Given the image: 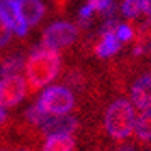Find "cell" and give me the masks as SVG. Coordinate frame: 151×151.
Instances as JSON below:
<instances>
[{
  "mask_svg": "<svg viewBox=\"0 0 151 151\" xmlns=\"http://www.w3.org/2000/svg\"><path fill=\"white\" fill-rule=\"evenodd\" d=\"M15 151H33L32 148H28V146H25V148H17Z\"/></svg>",
  "mask_w": 151,
  "mask_h": 151,
  "instance_id": "44dd1931",
  "label": "cell"
},
{
  "mask_svg": "<svg viewBox=\"0 0 151 151\" xmlns=\"http://www.w3.org/2000/svg\"><path fill=\"white\" fill-rule=\"evenodd\" d=\"M0 151H5V150H4V148H0Z\"/></svg>",
  "mask_w": 151,
  "mask_h": 151,
  "instance_id": "7402d4cb",
  "label": "cell"
},
{
  "mask_svg": "<svg viewBox=\"0 0 151 151\" xmlns=\"http://www.w3.org/2000/svg\"><path fill=\"white\" fill-rule=\"evenodd\" d=\"M131 101L139 110L151 108V75H143L131 85Z\"/></svg>",
  "mask_w": 151,
  "mask_h": 151,
  "instance_id": "52a82bcc",
  "label": "cell"
},
{
  "mask_svg": "<svg viewBox=\"0 0 151 151\" xmlns=\"http://www.w3.org/2000/svg\"><path fill=\"white\" fill-rule=\"evenodd\" d=\"M10 40H12V30H10V28L5 25L4 20L0 18V50L5 48V47L10 43Z\"/></svg>",
  "mask_w": 151,
  "mask_h": 151,
  "instance_id": "ac0fdd59",
  "label": "cell"
},
{
  "mask_svg": "<svg viewBox=\"0 0 151 151\" xmlns=\"http://www.w3.org/2000/svg\"><path fill=\"white\" fill-rule=\"evenodd\" d=\"M134 136L139 145L151 143V108L141 110L134 120Z\"/></svg>",
  "mask_w": 151,
  "mask_h": 151,
  "instance_id": "30bf717a",
  "label": "cell"
},
{
  "mask_svg": "<svg viewBox=\"0 0 151 151\" xmlns=\"http://www.w3.org/2000/svg\"><path fill=\"white\" fill-rule=\"evenodd\" d=\"M113 151H136V148L133 145H120V146H116Z\"/></svg>",
  "mask_w": 151,
  "mask_h": 151,
  "instance_id": "d6986e66",
  "label": "cell"
},
{
  "mask_svg": "<svg viewBox=\"0 0 151 151\" xmlns=\"http://www.w3.org/2000/svg\"><path fill=\"white\" fill-rule=\"evenodd\" d=\"M115 33H116V37L120 38L121 43H123V42H131L134 38V28H131L129 25H126V23H120Z\"/></svg>",
  "mask_w": 151,
  "mask_h": 151,
  "instance_id": "2e32d148",
  "label": "cell"
},
{
  "mask_svg": "<svg viewBox=\"0 0 151 151\" xmlns=\"http://www.w3.org/2000/svg\"><path fill=\"white\" fill-rule=\"evenodd\" d=\"M93 14H95V10H93V7L90 4H86V5H83L80 9V14H78V22H80V25L81 27H88L90 23H91V17H93Z\"/></svg>",
  "mask_w": 151,
  "mask_h": 151,
  "instance_id": "e0dca14e",
  "label": "cell"
},
{
  "mask_svg": "<svg viewBox=\"0 0 151 151\" xmlns=\"http://www.w3.org/2000/svg\"><path fill=\"white\" fill-rule=\"evenodd\" d=\"M134 55H143V53H150L151 52V18L148 22H145L141 27L134 30Z\"/></svg>",
  "mask_w": 151,
  "mask_h": 151,
  "instance_id": "4fadbf2b",
  "label": "cell"
},
{
  "mask_svg": "<svg viewBox=\"0 0 151 151\" xmlns=\"http://www.w3.org/2000/svg\"><path fill=\"white\" fill-rule=\"evenodd\" d=\"M25 60L23 53L20 52H10V53L4 55V58L0 60V75L7 78V76L20 75L22 68H25Z\"/></svg>",
  "mask_w": 151,
  "mask_h": 151,
  "instance_id": "9c48e42d",
  "label": "cell"
},
{
  "mask_svg": "<svg viewBox=\"0 0 151 151\" xmlns=\"http://www.w3.org/2000/svg\"><path fill=\"white\" fill-rule=\"evenodd\" d=\"M134 120L133 105L124 98H118L105 111V131L115 141H126L134 131Z\"/></svg>",
  "mask_w": 151,
  "mask_h": 151,
  "instance_id": "7a4b0ae2",
  "label": "cell"
},
{
  "mask_svg": "<svg viewBox=\"0 0 151 151\" xmlns=\"http://www.w3.org/2000/svg\"><path fill=\"white\" fill-rule=\"evenodd\" d=\"M148 151H151V150H148Z\"/></svg>",
  "mask_w": 151,
  "mask_h": 151,
  "instance_id": "603a6c76",
  "label": "cell"
},
{
  "mask_svg": "<svg viewBox=\"0 0 151 151\" xmlns=\"http://www.w3.org/2000/svg\"><path fill=\"white\" fill-rule=\"evenodd\" d=\"M37 105L48 115H68L75 108V95L68 86L53 85L42 93Z\"/></svg>",
  "mask_w": 151,
  "mask_h": 151,
  "instance_id": "3957f363",
  "label": "cell"
},
{
  "mask_svg": "<svg viewBox=\"0 0 151 151\" xmlns=\"http://www.w3.org/2000/svg\"><path fill=\"white\" fill-rule=\"evenodd\" d=\"M20 12V17L28 27H35L45 14V5L42 0H15Z\"/></svg>",
  "mask_w": 151,
  "mask_h": 151,
  "instance_id": "ba28073f",
  "label": "cell"
},
{
  "mask_svg": "<svg viewBox=\"0 0 151 151\" xmlns=\"http://www.w3.org/2000/svg\"><path fill=\"white\" fill-rule=\"evenodd\" d=\"M0 18L18 37H25L28 28H30L25 23V20L20 17V12H18L15 0H0Z\"/></svg>",
  "mask_w": 151,
  "mask_h": 151,
  "instance_id": "8992f818",
  "label": "cell"
},
{
  "mask_svg": "<svg viewBox=\"0 0 151 151\" xmlns=\"http://www.w3.org/2000/svg\"><path fill=\"white\" fill-rule=\"evenodd\" d=\"M95 12H100L105 18L115 17V4L113 0H88Z\"/></svg>",
  "mask_w": 151,
  "mask_h": 151,
  "instance_id": "9a60e30c",
  "label": "cell"
},
{
  "mask_svg": "<svg viewBox=\"0 0 151 151\" xmlns=\"http://www.w3.org/2000/svg\"><path fill=\"white\" fill-rule=\"evenodd\" d=\"M145 14L148 17H151V0H146V10H145Z\"/></svg>",
  "mask_w": 151,
  "mask_h": 151,
  "instance_id": "ffe728a7",
  "label": "cell"
},
{
  "mask_svg": "<svg viewBox=\"0 0 151 151\" xmlns=\"http://www.w3.org/2000/svg\"><path fill=\"white\" fill-rule=\"evenodd\" d=\"M62 58L58 50L37 47L25 60V80L28 85V95H35L38 90L50 85L60 73Z\"/></svg>",
  "mask_w": 151,
  "mask_h": 151,
  "instance_id": "6da1fadb",
  "label": "cell"
},
{
  "mask_svg": "<svg viewBox=\"0 0 151 151\" xmlns=\"http://www.w3.org/2000/svg\"><path fill=\"white\" fill-rule=\"evenodd\" d=\"M78 38V28L70 22H55L45 28L42 35V45L47 48L60 50L70 47Z\"/></svg>",
  "mask_w": 151,
  "mask_h": 151,
  "instance_id": "277c9868",
  "label": "cell"
},
{
  "mask_svg": "<svg viewBox=\"0 0 151 151\" xmlns=\"http://www.w3.org/2000/svg\"><path fill=\"white\" fill-rule=\"evenodd\" d=\"M28 95V85L25 76L14 75L0 81V105L4 108H12Z\"/></svg>",
  "mask_w": 151,
  "mask_h": 151,
  "instance_id": "5b68a950",
  "label": "cell"
},
{
  "mask_svg": "<svg viewBox=\"0 0 151 151\" xmlns=\"http://www.w3.org/2000/svg\"><path fill=\"white\" fill-rule=\"evenodd\" d=\"M146 10V0H124L121 4V14L126 18H134Z\"/></svg>",
  "mask_w": 151,
  "mask_h": 151,
  "instance_id": "5bb4252c",
  "label": "cell"
},
{
  "mask_svg": "<svg viewBox=\"0 0 151 151\" xmlns=\"http://www.w3.org/2000/svg\"><path fill=\"white\" fill-rule=\"evenodd\" d=\"M42 151H76V143L71 134H50L45 138Z\"/></svg>",
  "mask_w": 151,
  "mask_h": 151,
  "instance_id": "7c38bea8",
  "label": "cell"
},
{
  "mask_svg": "<svg viewBox=\"0 0 151 151\" xmlns=\"http://www.w3.org/2000/svg\"><path fill=\"white\" fill-rule=\"evenodd\" d=\"M120 48H121L120 38L116 37L115 32H111V33H103V35H100V42L96 43L95 53L100 58H110L115 53H118Z\"/></svg>",
  "mask_w": 151,
  "mask_h": 151,
  "instance_id": "8fae6325",
  "label": "cell"
}]
</instances>
